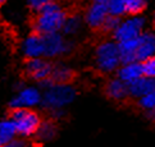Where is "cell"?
I'll list each match as a JSON object with an SVG mask.
<instances>
[{"label": "cell", "mask_w": 155, "mask_h": 147, "mask_svg": "<svg viewBox=\"0 0 155 147\" xmlns=\"http://www.w3.org/2000/svg\"><path fill=\"white\" fill-rule=\"evenodd\" d=\"M76 97V90L68 83H51L45 88L42 105L54 117L63 115V109L68 106Z\"/></svg>", "instance_id": "6da1fadb"}, {"label": "cell", "mask_w": 155, "mask_h": 147, "mask_svg": "<svg viewBox=\"0 0 155 147\" xmlns=\"http://www.w3.org/2000/svg\"><path fill=\"white\" fill-rule=\"evenodd\" d=\"M65 19H67V15H65L64 10L57 3L51 2L38 10V15L35 19L34 27L37 34H54V32H59L60 30H63Z\"/></svg>", "instance_id": "7a4b0ae2"}, {"label": "cell", "mask_w": 155, "mask_h": 147, "mask_svg": "<svg viewBox=\"0 0 155 147\" xmlns=\"http://www.w3.org/2000/svg\"><path fill=\"white\" fill-rule=\"evenodd\" d=\"M96 68L103 73H110L118 69L122 63L118 43L112 41H105L96 47L95 53Z\"/></svg>", "instance_id": "3957f363"}, {"label": "cell", "mask_w": 155, "mask_h": 147, "mask_svg": "<svg viewBox=\"0 0 155 147\" xmlns=\"http://www.w3.org/2000/svg\"><path fill=\"white\" fill-rule=\"evenodd\" d=\"M10 119L14 122L15 127H17V132L22 137L35 136L41 124L40 115L28 107L13 109L12 114H10Z\"/></svg>", "instance_id": "277c9868"}, {"label": "cell", "mask_w": 155, "mask_h": 147, "mask_svg": "<svg viewBox=\"0 0 155 147\" xmlns=\"http://www.w3.org/2000/svg\"><path fill=\"white\" fill-rule=\"evenodd\" d=\"M143 24H145V21H143V18L138 17V15H134V17L120 22L118 28L114 31L115 40L120 42V41L137 39L142 34Z\"/></svg>", "instance_id": "5b68a950"}, {"label": "cell", "mask_w": 155, "mask_h": 147, "mask_svg": "<svg viewBox=\"0 0 155 147\" xmlns=\"http://www.w3.org/2000/svg\"><path fill=\"white\" fill-rule=\"evenodd\" d=\"M44 36V55L48 58L59 56L63 54L68 53L71 49V43L64 40V37L59 34V32H54V34L42 35Z\"/></svg>", "instance_id": "8992f818"}, {"label": "cell", "mask_w": 155, "mask_h": 147, "mask_svg": "<svg viewBox=\"0 0 155 147\" xmlns=\"http://www.w3.org/2000/svg\"><path fill=\"white\" fill-rule=\"evenodd\" d=\"M42 102V96L40 91L35 87H23L17 94V96L13 97L10 101V107L19 109V107H32Z\"/></svg>", "instance_id": "52a82bcc"}, {"label": "cell", "mask_w": 155, "mask_h": 147, "mask_svg": "<svg viewBox=\"0 0 155 147\" xmlns=\"http://www.w3.org/2000/svg\"><path fill=\"white\" fill-rule=\"evenodd\" d=\"M53 67L48 62L42 60L41 58L30 59L26 64V72L32 79L41 82L44 79L50 78Z\"/></svg>", "instance_id": "ba28073f"}, {"label": "cell", "mask_w": 155, "mask_h": 147, "mask_svg": "<svg viewBox=\"0 0 155 147\" xmlns=\"http://www.w3.org/2000/svg\"><path fill=\"white\" fill-rule=\"evenodd\" d=\"M108 15H109V10L107 4L92 3L86 12L85 21L87 26H90L91 28H103V24L105 19L108 18Z\"/></svg>", "instance_id": "9c48e42d"}, {"label": "cell", "mask_w": 155, "mask_h": 147, "mask_svg": "<svg viewBox=\"0 0 155 147\" xmlns=\"http://www.w3.org/2000/svg\"><path fill=\"white\" fill-rule=\"evenodd\" d=\"M22 51L28 59L41 58L45 51L44 47V36L41 34H32L27 36L22 42Z\"/></svg>", "instance_id": "30bf717a"}, {"label": "cell", "mask_w": 155, "mask_h": 147, "mask_svg": "<svg viewBox=\"0 0 155 147\" xmlns=\"http://www.w3.org/2000/svg\"><path fill=\"white\" fill-rule=\"evenodd\" d=\"M155 55V35L151 32L141 34L138 37V46H137V62H145L146 59Z\"/></svg>", "instance_id": "8fae6325"}, {"label": "cell", "mask_w": 155, "mask_h": 147, "mask_svg": "<svg viewBox=\"0 0 155 147\" xmlns=\"http://www.w3.org/2000/svg\"><path fill=\"white\" fill-rule=\"evenodd\" d=\"M154 90H155V78L146 77V75H142V77L136 79L135 82L128 85L130 96L138 97V99Z\"/></svg>", "instance_id": "7c38bea8"}, {"label": "cell", "mask_w": 155, "mask_h": 147, "mask_svg": "<svg viewBox=\"0 0 155 147\" xmlns=\"http://www.w3.org/2000/svg\"><path fill=\"white\" fill-rule=\"evenodd\" d=\"M105 94L108 95L109 99L114 101H123L130 95L128 85L123 82L120 78L112 79L105 86Z\"/></svg>", "instance_id": "4fadbf2b"}, {"label": "cell", "mask_w": 155, "mask_h": 147, "mask_svg": "<svg viewBox=\"0 0 155 147\" xmlns=\"http://www.w3.org/2000/svg\"><path fill=\"white\" fill-rule=\"evenodd\" d=\"M142 75H143V70H142V64L140 62L123 64L118 69V78H120L127 85L135 82L136 79L142 77Z\"/></svg>", "instance_id": "5bb4252c"}, {"label": "cell", "mask_w": 155, "mask_h": 147, "mask_svg": "<svg viewBox=\"0 0 155 147\" xmlns=\"http://www.w3.org/2000/svg\"><path fill=\"white\" fill-rule=\"evenodd\" d=\"M118 46H119L122 64L137 62L136 54H137V46H138V37L137 39L127 40V41H120L118 42Z\"/></svg>", "instance_id": "9a60e30c"}, {"label": "cell", "mask_w": 155, "mask_h": 147, "mask_svg": "<svg viewBox=\"0 0 155 147\" xmlns=\"http://www.w3.org/2000/svg\"><path fill=\"white\" fill-rule=\"evenodd\" d=\"M17 134V127H15L12 119L9 118L2 120V123H0V145H5L13 141Z\"/></svg>", "instance_id": "2e32d148"}, {"label": "cell", "mask_w": 155, "mask_h": 147, "mask_svg": "<svg viewBox=\"0 0 155 147\" xmlns=\"http://www.w3.org/2000/svg\"><path fill=\"white\" fill-rule=\"evenodd\" d=\"M55 134H57L55 124L51 120H45V122H41L35 136L37 141H40V142H48V141H51L55 137Z\"/></svg>", "instance_id": "e0dca14e"}, {"label": "cell", "mask_w": 155, "mask_h": 147, "mask_svg": "<svg viewBox=\"0 0 155 147\" xmlns=\"http://www.w3.org/2000/svg\"><path fill=\"white\" fill-rule=\"evenodd\" d=\"M72 77H73V73H72V70L67 65L58 64L53 67L50 79L54 83H68L72 79Z\"/></svg>", "instance_id": "ac0fdd59"}, {"label": "cell", "mask_w": 155, "mask_h": 147, "mask_svg": "<svg viewBox=\"0 0 155 147\" xmlns=\"http://www.w3.org/2000/svg\"><path fill=\"white\" fill-rule=\"evenodd\" d=\"M82 19L80 15H69L67 17L63 26V32L65 35H76L81 30Z\"/></svg>", "instance_id": "d6986e66"}, {"label": "cell", "mask_w": 155, "mask_h": 147, "mask_svg": "<svg viewBox=\"0 0 155 147\" xmlns=\"http://www.w3.org/2000/svg\"><path fill=\"white\" fill-rule=\"evenodd\" d=\"M107 7L109 10L110 15H115V17H120L127 12V3L126 0H108Z\"/></svg>", "instance_id": "ffe728a7"}, {"label": "cell", "mask_w": 155, "mask_h": 147, "mask_svg": "<svg viewBox=\"0 0 155 147\" xmlns=\"http://www.w3.org/2000/svg\"><path fill=\"white\" fill-rule=\"evenodd\" d=\"M138 104L142 109L149 111H154L155 110V90L146 94L145 96H142L138 99Z\"/></svg>", "instance_id": "44dd1931"}, {"label": "cell", "mask_w": 155, "mask_h": 147, "mask_svg": "<svg viewBox=\"0 0 155 147\" xmlns=\"http://www.w3.org/2000/svg\"><path fill=\"white\" fill-rule=\"evenodd\" d=\"M126 3H127V12L130 14L136 15L145 8L146 0H126Z\"/></svg>", "instance_id": "7402d4cb"}, {"label": "cell", "mask_w": 155, "mask_h": 147, "mask_svg": "<svg viewBox=\"0 0 155 147\" xmlns=\"http://www.w3.org/2000/svg\"><path fill=\"white\" fill-rule=\"evenodd\" d=\"M142 70H143V75L150 78H155V55L146 59L145 62H142Z\"/></svg>", "instance_id": "603a6c76"}, {"label": "cell", "mask_w": 155, "mask_h": 147, "mask_svg": "<svg viewBox=\"0 0 155 147\" xmlns=\"http://www.w3.org/2000/svg\"><path fill=\"white\" fill-rule=\"evenodd\" d=\"M120 23V21H119V17H115V15H108V18L105 19L104 22V24H103V28L105 31H112L114 32L115 30L118 28V26Z\"/></svg>", "instance_id": "cb8c5ba5"}, {"label": "cell", "mask_w": 155, "mask_h": 147, "mask_svg": "<svg viewBox=\"0 0 155 147\" xmlns=\"http://www.w3.org/2000/svg\"><path fill=\"white\" fill-rule=\"evenodd\" d=\"M51 2H54V0H27L28 5H30L32 9H35V10H40V9H42L46 4L51 3Z\"/></svg>", "instance_id": "d4e9b609"}, {"label": "cell", "mask_w": 155, "mask_h": 147, "mask_svg": "<svg viewBox=\"0 0 155 147\" xmlns=\"http://www.w3.org/2000/svg\"><path fill=\"white\" fill-rule=\"evenodd\" d=\"M2 147H31V146L26 139L14 138L13 141H10V142L5 143V145H2Z\"/></svg>", "instance_id": "484cf974"}, {"label": "cell", "mask_w": 155, "mask_h": 147, "mask_svg": "<svg viewBox=\"0 0 155 147\" xmlns=\"http://www.w3.org/2000/svg\"><path fill=\"white\" fill-rule=\"evenodd\" d=\"M94 3H101V4H107L108 0H94Z\"/></svg>", "instance_id": "4316f807"}, {"label": "cell", "mask_w": 155, "mask_h": 147, "mask_svg": "<svg viewBox=\"0 0 155 147\" xmlns=\"http://www.w3.org/2000/svg\"><path fill=\"white\" fill-rule=\"evenodd\" d=\"M0 2H2V3H4V2H5V0H0Z\"/></svg>", "instance_id": "83f0119b"}, {"label": "cell", "mask_w": 155, "mask_h": 147, "mask_svg": "<svg viewBox=\"0 0 155 147\" xmlns=\"http://www.w3.org/2000/svg\"><path fill=\"white\" fill-rule=\"evenodd\" d=\"M153 113H154V117H155V110H154V111H153Z\"/></svg>", "instance_id": "f1b7e54d"}]
</instances>
